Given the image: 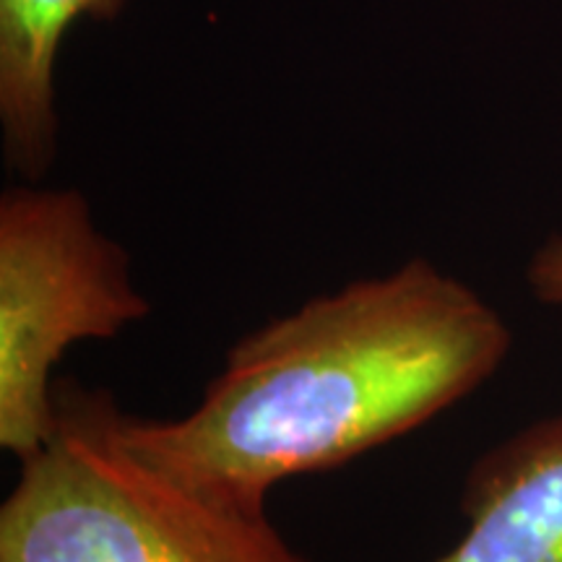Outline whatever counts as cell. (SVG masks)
I'll return each mask as SVG.
<instances>
[{"mask_svg":"<svg viewBox=\"0 0 562 562\" xmlns=\"http://www.w3.org/2000/svg\"><path fill=\"white\" fill-rule=\"evenodd\" d=\"M510 347L480 292L412 258L243 336L188 417L123 412V432L182 480L266 510L279 482L344 467L451 409Z\"/></svg>","mask_w":562,"mask_h":562,"instance_id":"6da1fadb","label":"cell"},{"mask_svg":"<svg viewBox=\"0 0 562 562\" xmlns=\"http://www.w3.org/2000/svg\"><path fill=\"white\" fill-rule=\"evenodd\" d=\"M45 446L0 508V562H311L269 513L131 446L112 393L55 378Z\"/></svg>","mask_w":562,"mask_h":562,"instance_id":"7a4b0ae2","label":"cell"},{"mask_svg":"<svg viewBox=\"0 0 562 562\" xmlns=\"http://www.w3.org/2000/svg\"><path fill=\"white\" fill-rule=\"evenodd\" d=\"M151 313L131 256L74 188L0 195V448L32 459L53 430V370L68 347L108 341Z\"/></svg>","mask_w":562,"mask_h":562,"instance_id":"3957f363","label":"cell"},{"mask_svg":"<svg viewBox=\"0 0 562 562\" xmlns=\"http://www.w3.org/2000/svg\"><path fill=\"white\" fill-rule=\"evenodd\" d=\"M461 513L467 533L438 562H562V417L476 459Z\"/></svg>","mask_w":562,"mask_h":562,"instance_id":"277c9868","label":"cell"},{"mask_svg":"<svg viewBox=\"0 0 562 562\" xmlns=\"http://www.w3.org/2000/svg\"><path fill=\"white\" fill-rule=\"evenodd\" d=\"M125 0H0V136L3 159L37 182L58 159V60L79 21H112Z\"/></svg>","mask_w":562,"mask_h":562,"instance_id":"5b68a950","label":"cell"},{"mask_svg":"<svg viewBox=\"0 0 562 562\" xmlns=\"http://www.w3.org/2000/svg\"><path fill=\"white\" fill-rule=\"evenodd\" d=\"M526 284L533 297L544 305L562 307V237L552 235L531 256L526 269Z\"/></svg>","mask_w":562,"mask_h":562,"instance_id":"8992f818","label":"cell"}]
</instances>
